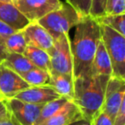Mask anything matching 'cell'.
Returning <instances> with one entry per match:
<instances>
[{
  "label": "cell",
  "mask_w": 125,
  "mask_h": 125,
  "mask_svg": "<svg viewBox=\"0 0 125 125\" xmlns=\"http://www.w3.org/2000/svg\"><path fill=\"white\" fill-rule=\"evenodd\" d=\"M50 79L48 85H50L57 94L62 97H64L68 100L74 99L75 88H74V78L73 76L65 74L57 73L51 70Z\"/></svg>",
  "instance_id": "5bb4252c"
},
{
  "label": "cell",
  "mask_w": 125,
  "mask_h": 125,
  "mask_svg": "<svg viewBox=\"0 0 125 125\" xmlns=\"http://www.w3.org/2000/svg\"><path fill=\"white\" fill-rule=\"evenodd\" d=\"M2 63H4L6 67L20 75H23L31 69L34 68V65L23 54L19 53L8 52L7 56Z\"/></svg>",
  "instance_id": "e0dca14e"
},
{
  "label": "cell",
  "mask_w": 125,
  "mask_h": 125,
  "mask_svg": "<svg viewBox=\"0 0 125 125\" xmlns=\"http://www.w3.org/2000/svg\"><path fill=\"white\" fill-rule=\"evenodd\" d=\"M15 32V30H13L11 28H10L9 26H7L6 24H4V22L0 21V36L3 39H4L5 37L10 35L11 33H13Z\"/></svg>",
  "instance_id": "83f0119b"
},
{
  "label": "cell",
  "mask_w": 125,
  "mask_h": 125,
  "mask_svg": "<svg viewBox=\"0 0 125 125\" xmlns=\"http://www.w3.org/2000/svg\"><path fill=\"white\" fill-rule=\"evenodd\" d=\"M6 102L11 116L20 125H34L44 105L30 104L16 98L6 99Z\"/></svg>",
  "instance_id": "9c48e42d"
},
{
  "label": "cell",
  "mask_w": 125,
  "mask_h": 125,
  "mask_svg": "<svg viewBox=\"0 0 125 125\" xmlns=\"http://www.w3.org/2000/svg\"><path fill=\"white\" fill-rule=\"evenodd\" d=\"M30 86L15 71L0 63V98L9 99Z\"/></svg>",
  "instance_id": "ba28073f"
},
{
  "label": "cell",
  "mask_w": 125,
  "mask_h": 125,
  "mask_svg": "<svg viewBox=\"0 0 125 125\" xmlns=\"http://www.w3.org/2000/svg\"><path fill=\"white\" fill-rule=\"evenodd\" d=\"M92 75H106V76H112V68L110 57L107 54L105 48L103 45L102 41H99L94 55V60L91 69Z\"/></svg>",
  "instance_id": "9a60e30c"
},
{
  "label": "cell",
  "mask_w": 125,
  "mask_h": 125,
  "mask_svg": "<svg viewBox=\"0 0 125 125\" xmlns=\"http://www.w3.org/2000/svg\"><path fill=\"white\" fill-rule=\"evenodd\" d=\"M13 3L29 22L38 21L62 4L60 0H16Z\"/></svg>",
  "instance_id": "8992f818"
},
{
  "label": "cell",
  "mask_w": 125,
  "mask_h": 125,
  "mask_svg": "<svg viewBox=\"0 0 125 125\" xmlns=\"http://www.w3.org/2000/svg\"><path fill=\"white\" fill-rule=\"evenodd\" d=\"M1 2H7V3H13V0H0Z\"/></svg>",
  "instance_id": "1f68e13d"
},
{
  "label": "cell",
  "mask_w": 125,
  "mask_h": 125,
  "mask_svg": "<svg viewBox=\"0 0 125 125\" xmlns=\"http://www.w3.org/2000/svg\"><path fill=\"white\" fill-rule=\"evenodd\" d=\"M22 31L28 45L38 47L47 52L53 45V37L38 21L29 22Z\"/></svg>",
  "instance_id": "30bf717a"
},
{
  "label": "cell",
  "mask_w": 125,
  "mask_h": 125,
  "mask_svg": "<svg viewBox=\"0 0 125 125\" xmlns=\"http://www.w3.org/2000/svg\"><path fill=\"white\" fill-rule=\"evenodd\" d=\"M0 125H20L18 122L12 116L9 118L4 120H0Z\"/></svg>",
  "instance_id": "f546056e"
},
{
  "label": "cell",
  "mask_w": 125,
  "mask_h": 125,
  "mask_svg": "<svg viewBox=\"0 0 125 125\" xmlns=\"http://www.w3.org/2000/svg\"><path fill=\"white\" fill-rule=\"evenodd\" d=\"M111 77L99 75L74 79L73 101L80 110L83 119L89 122L101 110L106 86Z\"/></svg>",
  "instance_id": "7a4b0ae2"
},
{
  "label": "cell",
  "mask_w": 125,
  "mask_h": 125,
  "mask_svg": "<svg viewBox=\"0 0 125 125\" xmlns=\"http://www.w3.org/2000/svg\"><path fill=\"white\" fill-rule=\"evenodd\" d=\"M65 3L74 8L83 18L90 16L92 0H65Z\"/></svg>",
  "instance_id": "7402d4cb"
},
{
  "label": "cell",
  "mask_w": 125,
  "mask_h": 125,
  "mask_svg": "<svg viewBox=\"0 0 125 125\" xmlns=\"http://www.w3.org/2000/svg\"><path fill=\"white\" fill-rule=\"evenodd\" d=\"M99 27L101 41L111 60L112 76L125 81V36L105 25Z\"/></svg>",
  "instance_id": "3957f363"
},
{
  "label": "cell",
  "mask_w": 125,
  "mask_h": 125,
  "mask_svg": "<svg viewBox=\"0 0 125 125\" xmlns=\"http://www.w3.org/2000/svg\"><path fill=\"white\" fill-rule=\"evenodd\" d=\"M14 1H16V0H13V2H14Z\"/></svg>",
  "instance_id": "d6a6232c"
},
{
  "label": "cell",
  "mask_w": 125,
  "mask_h": 125,
  "mask_svg": "<svg viewBox=\"0 0 125 125\" xmlns=\"http://www.w3.org/2000/svg\"><path fill=\"white\" fill-rule=\"evenodd\" d=\"M0 21L4 22L15 31L23 30L29 23L28 20L20 12L14 3L0 1Z\"/></svg>",
  "instance_id": "4fadbf2b"
},
{
  "label": "cell",
  "mask_w": 125,
  "mask_h": 125,
  "mask_svg": "<svg viewBox=\"0 0 125 125\" xmlns=\"http://www.w3.org/2000/svg\"><path fill=\"white\" fill-rule=\"evenodd\" d=\"M11 116L6 99L0 98V120H4Z\"/></svg>",
  "instance_id": "4316f807"
},
{
  "label": "cell",
  "mask_w": 125,
  "mask_h": 125,
  "mask_svg": "<svg viewBox=\"0 0 125 125\" xmlns=\"http://www.w3.org/2000/svg\"><path fill=\"white\" fill-rule=\"evenodd\" d=\"M70 125H90L88 121L85 119H81V120H78V121L75 122V123H71Z\"/></svg>",
  "instance_id": "4dcf8cb0"
},
{
  "label": "cell",
  "mask_w": 125,
  "mask_h": 125,
  "mask_svg": "<svg viewBox=\"0 0 125 125\" xmlns=\"http://www.w3.org/2000/svg\"><path fill=\"white\" fill-rule=\"evenodd\" d=\"M60 96L50 85L29 87L15 96L16 99L30 104L43 105Z\"/></svg>",
  "instance_id": "8fae6325"
},
{
  "label": "cell",
  "mask_w": 125,
  "mask_h": 125,
  "mask_svg": "<svg viewBox=\"0 0 125 125\" xmlns=\"http://www.w3.org/2000/svg\"><path fill=\"white\" fill-rule=\"evenodd\" d=\"M106 0H92V5L90 10V17L98 20L104 16Z\"/></svg>",
  "instance_id": "cb8c5ba5"
},
{
  "label": "cell",
  "mask_w": 125,
  "mask_h": 125,
  "mask_svg": "<svg viewBox=\"0 0 125 125\" xmlns=\"http://www.w3.org/2000/svg\"><path fill=\"white\" fill-rule=\"evenodd\" d=\"M83 119L79 108L74 101L69 100L58 111L38 125H70Z\"/></svg>",
  "instance_id": "7c38bea8"
},
{
  "label": "cell",
  "mask_w": 125,
  "mask_h": 125,
  "mask_svg": "<svg viewBox=\"0 0 125 125\" xmlns=\"http://www.w3.org/2000/svg\"><path fill=\"white\" fill-rule=\"evenodd\" d=\"M21 76L30 87H39L48 85L50 74L48 71L34 67L21 75Z\"/></svg>",
  "instance_id": "d6986e66"
},
{
  "label": "cell",
  "mask_w": 125,
  "mask_h": 125,
  "mask_svg": "<svg viewBox=\"0 0 125 125\" xmlns=\"http://www.w3.org/2000/svg\"><path fill=\"white\" fill-rule=\"evenodd\" d=\"M123 100H125V81L111 76L106 86L101 109L113 120Z\"/></svg>",
  "instance_id": "52a82bcc"
},
{
  "label": "cell",
  "mask_w": 125,
  "mask_h": 125,
  "mask_svg": "<svg viewBox=\"0 0 125 125\" xmlns=\"http://www.w3.org/2000/svg\"><path fill=\"white\" fill-rule=\"evenodd\" d=\"M90 125H113V120L103 111H99L89 121Z\"/></svg>",
  "instance_id": "d4e9b609"
},
{
  "label": "cell",
  "mask_w": 125,
  "mask_h": 125,
  "mask_svg": "<svg viewBox=\"0 0 125 125\" xmlns=\"http://www.w3.org/2000/svg\"><path fill=\"white\" fill-rule=\"evenodd\" d=\"M8 54V52L5 48V45H4V39L0 36V63L3 62V61L4 60V58L6 57Z\"/></svg>",
  "instance_id": "f1b7e54d"
},
{
  "label": "cell",
  "mask_w": 125,
  "mask_h": 125,
  "mask_svg": "<svg viewBox=\"0 0 125 125\" xmlns=\"http://www.w3.org/2000/svg\"><path fill=\"white\" fill-rule=\"evenodd\" d=\"M70 40L69 33L59 35L54 39L53 45L48 52V54L50 56L51 70L73 76V60Z\"/></svg>",
  "instance_id": "5b68a950"
},
{
  "label": "cell",
  "mask_w": 125,
  "mask_h": 125,
  "mask_svg": "<svg viewBox=\"0 0 125 125\" xmlns=\"http://www.w3.org/2000/svg\"><path fill=\"white\" fill-rule=\"evenodd\" d=\"M4 42L7 52L11 53L23 54L28 45L22 30L15 31L10 35L5 37Z\"/></svg>",
  "instance_id": "ac0fdd59"
},
{
  "label": "cell",
  "mask_w": 125,
  "mask_h": 125,
  "mask_svg": "<svg viewBox=\"0 0 125 125\" xmlns=\"http://www.w3.org/2000/svg\"><path fill=\"white\" fill-rule=\"evenodd\" d=\"M23 55L34 65V67L50 72V56L46 51H44L33 45H27Z\"/></svg>",
  "instance_id": "2e32d148"
},
{
  "label": "cell",
  "mask_w": 125,
  "mask_h": 125,
  "mask_svg": "<svg viewBox=\"0 0 125 125\" xmlns=\"http://www.w3.org/2000/svg\"><path fill=\"white\" fill-rule=\"evenodd\" d=\"M113 125H125V100L122 102L121 106L113 119Z\"/></svg>",
  "instance_id": "484cf974"
},
{
  "label": "cell",
  "mask_w": 125,
  "mask_h": 125,
  "mask_svg": "<svg viewBox=\"0 0 125 125\" xmlns=\"http://www.w3.org/2000/svg\"><path fill=\"white\" fill-rule=\"evenodd\" d=\"M96 21L125 36V15H104Z\"/></svg>",
  "instance_id": "44dd1931"
},
{
  "label": "cell",
  "mask_w": 125,
  "mask_h": 125,
  "mask_svg": "<svg viewBox=\"0 0 125 125\" xmlns=\"http://www.w3.org/2000/svg\"><path fill=\"white\" fill-rule=\"evenodd\" d=\"M68 101V99H65L64 97H59L57 99H54V100H52L50 102L45 104L42 106L39 118L34 125H38L39 123H42L43 121L46 120L47 118L52 116V115H54L57 111H58L62 106L64 105Z\"/></svg>",
  "instance_id": "ffe728a7"
},
{
  "label": "cell",
  "mask_w": 125,
  "mask_h": 125,
  "mask_svg": "<svg viewBox=\"0 0 125 125\" xmlns=\"http://www.w3.org/2000/svg\"><path fill=\"white\" fill-rule=\"evenodd\" d=\"M104 15H125V0H106Z\"/></svg>",
  "instance_id": "603a6c76"
},
{
  "label": "cell",
  "mask_w": 125,
  "mask_h": 125,
  "mask_svg": "<svg viewBox=\"0 0 125 125\" xmlns=\"http://www.w3.org/2000/svg\"><path fill=\"white\" fill-rule=\"evenodd\" d=\"M82 19L83 17L74 8L65 3L40 19L38 22L56 39L61 34L69 33Z\"/></svg>",
  "instance_id": "277c9868"
},
{
  "label": "cell",
  "mask_w": 125,
  "mask_h": 125,
  "mask_svg": "<svg viewBox=\"0 0 125 125\" xmlns=\"http://www.w3.org/2000/svg\"><path fill=\"white\" fill-rule=\"evenodd\" d=\"M100 41V27L95 19L87 16L75 27L71 43L73 78L92 75V63Z\"/></svg>",
  "instance_id": "6da1fadb"
}]
</instances>
